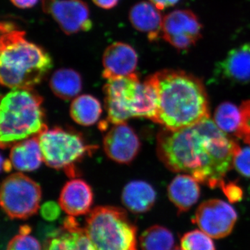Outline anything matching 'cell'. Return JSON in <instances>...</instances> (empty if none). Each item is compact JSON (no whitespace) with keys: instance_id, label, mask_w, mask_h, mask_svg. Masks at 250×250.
I'll return each instance as SVG.
<instances>
[{"instance_id":"6","label":"cell","mask_w":250,"mask_h":250,"mask_svg":"<svg viewBox=\"0 0 250 250\" xmlns=\"http://www.w3.org/2000/svg\"><path fill=\"white\" fill-rule=\"evenodd\" d=\"M85 219L84 231L95 250H137V228L123 208L97 207Z\"/></svg>"},{"instance_id":"21","label":"cell","mask_w":250,"mask_h":250,"mask_svg":"<svg viewBox=\"0 0 250 250\" xmlns=\"http://www.w3.org/2000/svg\"><path fill=\"white\" fill-rule=\"evenodd\" d=\"M49 85L56 96L63 100H70L77 98L82 90V77L72 69H59L51 77Z\"/></svg>"},{"instance_id":"17","label":"cell","mask_w":250,"mask_h":250,"mask_svg":"<svg viewBox=\"0 0 250 250\" xmlns=\"http://www.w3.org/2000/svg\"><path fill=\"white\" fill-rule=\"evenodd\" d=\"M200 182L190 174H179L167 187V196L178 211L185 213L193 207L200 197Z\"/></svg>"},{"instance_id":"16","label":"cell","mask_w":250,"mask_h":250,"mask_svg":"<svg viewBox=\"0 0 250 250\" xmlns=\"http://www.w3.org/2000/svg\"><path fill=\"white\" fill-rule=\"evenodd\" d=\"M217 68L219 75L230 83H250V43L230 50Z\"/></svg>"},{"instance_id":"35","label":"cell","mask_w":250,"mask_h":250,"mask_svg":"<svg viewBox=\"0 0 250 250\" xmlns=\"http://www.w3.org/2000/svg\"><path fill=\"white\" fill-rule=\"evenodd\" d=\"M172 250H182V249H179V248H174V249Z\"/></svg>"},{"instance_id":"11","label":"cell","mask_w":250,"mask_h":250,"mask_svg":"<svg viewBox=\"0 0 250 250\" xmlns=\"http://www.w3.org/2000/svg\"><path fill=\"white\" fill-rule=\"evenodd\" d=\"M42 8L67 35L90 30L93 25L89 8L82 0H42Z\"/></svg>"},{"instance_id":"5","label":"cell","mask_w":250,"mask_h":250,"mask_svg":"<svg viewBox=\"0 0 250 250\" xmlns=\"http://www.w3.org/2000/svg\"><path fill=\"white\" fill-rule=\"evenodd\" d=\"M107 120L113 125L126 123L132 118L152 121L157 109V95L146 79L141 82L136 73L107 80L104 87Z\"/></svg>"},{"instance_id":"1","label":"cell","mask_w":250,"mask_h":250,"mask_svg":"<svg viewBox=\"0 0 250 250\" xmlns=\"http://www.w3.org/2000/svg\"><path fill=\"white\" fill-rule=\"evenodd\" d=\"M147 79L157 95V109L152 121L164 129H185L209 118L208 95L198 77L183 70L166 69Z\"/></svg>"},{"instance_id":"29","label":"cell","mask_w":250,"mask_h":250,"mask_svg":"<svg viewBox=\"0 0 250 250\" xmlns=\"http://www.w3.org/2000/svg\"><path fill=\"white\" fill-rule=\"evenodd\" d=\"M225 195L230 202L231 203H236L239 202L243 198V190L239 186L236 185L234 183H224L221 187Z\"/></svg>"},{"instance_id":"18","label":"cell","mask_w":250,"mask_h":250,"mask_svg":"<svg viewBox=\"0 0 250 250\" xmlns=\"http://www.w3.org/2000/svg\"><path fill=\"white\" fill-rule=\"evenodd\" d=\"M164 18L161 11L147 1H140L130 9V22L136 30L144 33L150 41H155L161 36Z\"/></svg>"},{"instance_id":"8","label":"cell","mask_w":250,"mask_h":250,"mask_svg":"<svg viewBox=\"0 0 250 250\" xmlns=\"http://www.w3.org/2000/svg\"><path fill=\"white\" fill-rule=\"evenodd\" d=\"M41 197L39 184L21 172L10 174L1 184V207L10 218L26 220L36 214Z\"/></svg>"},{"instance_id":"2","label":"cell","mask_w":250,"mask_h":250,"mask_svg":"<svg viewBox=\"0 0 250 250\" xmlns=\"http://www.w3.org/2000/svg\"><path fill=\"white\" fill-rule=\"evenodd\" d=\"M209 118L177 131L164 129L157 135L156 152L167 168L190 174L200 183L211 179Z\"/></svg>"},{"instance_id":"23","label":"cell","mask_w":250,"mask_h":250,"mask_svg":"<svg viewBox=\"0 0 250 250\" xmlns=\"http://www.w3.org/2000/svg\"><path fill=\"white\" fill-rule=\"evenodd\" d=\"M174 246L173 233L161 225L147 228L140 237V246L142 250H172Z\"/></svg>"},{"instance_id":"24","label":"cell","mask_w":250,"mask_h":250,"mask_svg":"<svg viewBox=\"0 0 250 250\" xmlns=\"http://www.w3.org/2000/svg\"><path fill=\"white\" fill-rule=\"evenodd\" d=\"M240 118V107L229 102H225L215 110L213 122L225 134L236 135L239 126Z\"/></svg>"},{"instance_id":"19","label":"cell","mask_w":250,"mask_h":250,"mask_svg":"<svg viewBox=\"0 0 250 250\" xmlns=\"http://www.w3.org/2000/svg\"><path fill=\"white\" fill-rule=\"evenodd\" d=\"M10 160L20 172H31L39 168L43 161L39 136L20 141L11 147Z\"/></svg>"},{"instance_id":"12","label":"cell","mask_w":250,"mask_h":250,"mask_svg":"<svg viewBox=\"0 0 250 250\" xmlns=\"http://www.w3.org/2000/svg\"><path fill=\"white\" fill-rule=\"evenodd\" d=\"M104 152L111 160L130 164L139 154L141 142L134 130L126 123L113 125L103 140Z\"/></svg>"},{"instance_id":"27","label":"cell","mask_w":250,"mask_h":250,"mask_svg":"<svg viewBox=\"0 0 250 250\" xmlns=\"http://www.w3.org/2000/svg\"><path fill=\"white\" fill-rule=\"evenodd\" d=\"M239 107L241 118L239 126L235 136L250 146V100L243 102Z\"/></svg>"},{"instance_id":"7","label":"cell","mask_w":250,"mask_h":250,"mask_svg":"<svg viewBox=\"0 0 250 250\" xmlns=\"http://www.w3.org/2000/svg\"><path fill=\"white\" fill-rule=\"evenodd\" d=\"M38 136L44 162L70 177L76 175L75 164L95 148L88 146L78 133L62 128L45 129Z\"/></svg>"},{"instance_id":"33","label":"cell","mask_w":250,"mask_h":250,"mask_svg":"<svg viewBox=\"0 0 250 250\" xmlns=\"http://www.w3.org/2000/svg\"><path fill=\"white\" fill-rule=\"evenodd\" d=\"M11 2L21 9H29L37 4L39 0H11Z\"/></svg>"},{"instance_id":"34","label":"cell","mask_w":250,"mask_h":250,"mask_svg":"<svg viewBox=\"0 0 250 250\" xmlns=\"http://www.w3.org/2000/svg\"><path fill=\"white\" fill-rule=\"evenodd\" d=\"M12 167L13 165L12 164H11V160L4 159V157L1 156V168H2L5 172H10Z\"/></svg>"},{"instance_id":"3","label":"cell","mask_w":250,"mask_h":250,"mask_svg":"<svg viewBox=\"0 0 250 250\" xmlns=\"http://www.w3.org/2000/svg\"><path fill=\"white\" fill-rule=\"evenodd\" d=\"M0 80L11 89H33L53 65L50 55L27 41L25 32L13 23H1Z\"/></svg>"},{"instance_id":"13","label":"cell","mask_w":250,"mask_h":250,"mask_svg":"<svg viewBox=\"0 0 250 250\" xmlns=\"http://www.w3.org/2000/svg\"><path fill=\"white\" fill-rule=\"evenodd\" d=\"M103 76L106 80L135 73L138 54L129 44L117 42L105 49L103 59Z\"/></svg>"},{"instance_id":"30","label":"cell","mask_w":250,"mask_h":250,"mask_svg":"<svg viewBox=\"0 0 250 250\" xmlns=\"http://www.w3.org/2000/svg\"><path fill=\"white\" fill-rule=\"evenodd\" d=\"M59 206L53 202H47L43 205L41 209L42 216L49 220H54L57 218L60 213Z\"/></svg>"},{"instance_id":"14","label":"cell","mask_w":250,"mask_h":250,"mask_svg":"<svg viewBox=\"0 0 250 250\" xmlns=\"http://www.w3.org/2000/svg\"><path fill=\"white\" fill-rule=\"evenodd\" d=\"M93 192L85 181L73 179L62 188L59 199V205L68 216L86 215L93 205Z\"/></svg>"},{"instance_id":"26","label":"cell","mask_w":250,"mask_h":250,"mask_svg":"<svg viewBox=\"0 0 250 250\" xmlns=\"http://www.w3.org/2000/svg\"><path fill=\"white\" fill-rule=\"evenodd\" d=\"M29 232L30 228L22 227L20 233L11 238L6 250H42L40 243Z\"/></svg>"},{"instance_id":"10","label":"cell","mask_w":250,"mask_h":250,"mask_svg":"<svg viewBox=\"0 0 250 250\" xmlns=\"http://www.w3.org/2000/svg\"><path fill=\"white\" fill-rule=\"evenodd\" d=\"M237 219L236 210L229 204L215 199L202 202L192 221L212 238L220 239L232 232Z\"/></svg>"},{"instance_id":"22","label":"cell","mask_w":250,"mask_h":250,"mask_svg":"<svg viewBox=\"0 0 250 250\" xmlns=\"http://www.w3.org/2000/svg\"><path fill=\"white\" fill-rule=\"evenodd\" d=\"M103 113L101 104L90 95H82L75 98L70 106V115L73 121L83 126L96 123Z\"/></svg>"},{"instance_id":"9","label":"cell","mask_w":250,"mask_h":250,"mask_svg":"<svg viewBox=\"0 0 250 250\" xmlns=\"http://www.w3.org/2000/svg\"><path fill=\"white\" fill-rule=\"evenodd\" d=\"M202 25L198 17L190 10H175L163 21L161 36L179 51L188 50L202 38Z\"/></svg>"},{"instance_id":"28","label":"cell","mask_w":250,"mask_h":250,"mask_svg":"<svg viewBox=\"0 0 250 250\" xmlns=\"http://www.w3.org/2000/svg\"><path fill=\"white\" fill-rule=\"evenodd\" d=\"M233 167L242 175L250 178V147L240 149L235 156Z\"/></svg>"},{"instance_id":"25","label":"cell","mask_w":250,"mask_h":250,"mask_svg":"<svg viewBox=\"0 0 250 250\" xmlns=\"http://www.w3.org/2000/svg\"><path fill=\"white\" fill-rule=\"evenodd\" d=\"M211 237L202 230H192L181 238L182 250H215Z\"/></svg>"},{"instance_id":"32","label":"cell","mask_w":250,"mask_h":250,"mask_svg":"<svg viewBox=\"0 0 250 250\" xmlns=\"http://www.w3.org/2000/svg\"><path fill=\"white\" fill-rule=\"evenodd\" d=\"M94 4L104 9H111L118 4L119 0H92Z\"/></svg>"},{"instance_id":"20","label":"cell","mask_w":250,"mask_h":250,"mask_svg":"<svg viewBox=\"0 0 250 250\" xmlns=\"http://www.w3.org/2000/svg\"><path fill=\"white\" fill-rule=\"evenodd\" d=\"M156 193L154 188L144 181H132L125 186L122 202L129 211L143 213L154 207Z\"/></svg>"},{"instance_id":"31","label":"cell","mask_w":250,"mask_h":250,"mask_svg":"<svg viewBox=\"0 0 250 250\" xmlns=\"http://www.w3.org/2000/svg\"><path fill=\"white\" fill-rule=\"evenodd\" d=\"M152 4L157 8L158 9L162 10L172 7L179 2V0H149Z\"/></svg>"},{"instance_id":"15","label":"cell","mask_w":250,"mask_h":250,"mask_svg":"<svg viewBox=\"0 0 250 250\" xmlns=\"http://www.w3.org/2000/svg\"><path fill=\"white\" fill-rule=\"evenodd\" d=\"M43 250H95L75 217L68 216L63 227L49 237Z\"/></svg>"},{"instance_id":"4","label":"cell","mask_w":250,"mask_h":250,"mask_svg":"<svg viewBox=\"0 0 250 250\" xmlns=\"http://www.w3.org/2000/svg\"><path fill=\"white\" fill-rule=\"evenodd\" d=\"M42 101L33 89H14L3 97L0 111L1 148L12 147L47 129Z\"/></svg>"}]
</instances>
